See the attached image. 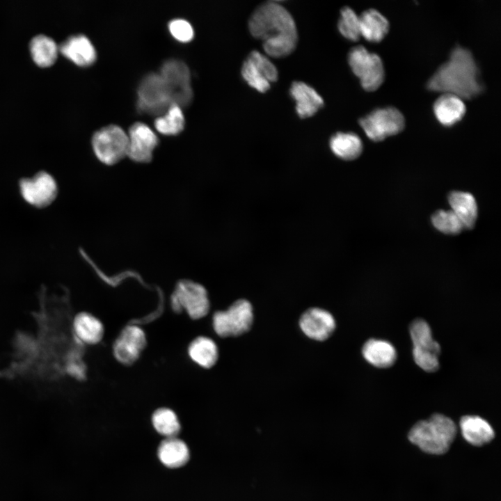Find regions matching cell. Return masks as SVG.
Here are the masks:
<instances>
[{"label": "cell", "mask_w": 501, "mask_h": 501, "mask_svg": "<svg viewBox=\"0 0 501 501\" xmlns=\"http://www.w3.org/2000/svg\"><path fill=\"white\" fill-rule=\"evenodd\" d=\"M250 34L262 41L267 55L283 58L296 49L298 32L289 12L277 1H267L258 6L248 20Z\"/></svg>", "instance_id": "obj_1"}, {"label": "cell", "mask_w": 501, "mask_h": 501, "mask_svg": "<svg viewBox=\"0 0 501 501\" xmlns=\"http://www.w3.org/2000/svg\"><path fill=\"white\" fill-rule=\"evenodd\" d=\"M426 88L430 91L451 93L469 100L481 95L485 89L472 53L459 45L452 49L448 60L429 79Z\"/></svg>", "instance_id": "obj_2"}, {"label": "cell", "mask_w": 501, "mask_h": 501, "mask_svg": "<svg viewBox=\"0 0 501 501\" xmlns=\"http://www.w3.org/2000/svg\"><path fill=\"white\" fill-rule=\"evenodd\" d=\"M456 434V424L450 418L434 414L417 422L409 431L408 439L423 452L442 454L449 450Z\"/></svg>", "instance_id": "obj_3"}, {"label": "cell", "mask_w": 501, "mask_h": 501, "mask_svg": "<svg viewBox=\"0 0 501 501\" xmlns=\"http://www.w3.org/2000/svg\"><path fill=\"white\" fill-rule=\"evenodd\" d=\"M353 73L359 79L362 88L367 92L379 89L385 80V69L380 56L369 52L365 47H352L347 56Z\"/></svg>", "instance_id": "obj_4"}, {"label": "cell", "mask_w": 501, "mask_h": 501, "mask_svg": "<svg viewBox=\"0 0 501 501\" xmlns=\"http://www.w3.org/2000/svg\"><path fill=\"white\" fill-rule=\"evenodd\" d=\"M358 123L370 140L379 142L402 132L406 121L398 109L386 106L374 109L360 118Z\"/></svg>", "instance_id": "obj_5"}, {"label": "cell", "mask_w": 501, "mask_h": 501, "mask_svg": "<svg viewBox=\"0 0 501 501\" xmlns=\"http://www.w3.org/2000/svg\"><path fill=\"white\" fill-rule=\"evenodd\" d=\"M137 95L138 111L151 116H161L173 104L168 88L159 73L145 75L138 85Z\"/></svg>", "instance_id": "obj_6"}, {"label": "cell", "mask_w": 501, "mask_h": 501, "mask_svg": "<svg viewBox=\"0 0 501 501\" xmlns=\"http://www.w3.org/2000/svg\"><path fill=\"white\" fill-rule=\"evenodd\" d=\"M92 147L100 161L113 165L127 155L128 135L120 127L109 125L95 132Z\"/></svg>", "instance_id": "obj_7"}, {"label": "cell", "mask_w": 501, "mask_h": 501, "mask_svg": "<svg viewBox=\"0 0 501 501\" xmlns=\"http://www.w3.org/2000/svg\"><path fill=\"white\" fill-rule=\"evenodd\" d=\"M170 304L175 312L184 310L193 319L206 316L210 307L206 289L202 285L188 280L177 284L171 295Z\"/></svg>", "instance_id": "obj_8"}, {"label": "cell", "mask_w": 501, "mask_h": 501, "mask_svg": "<svg viewBox=\"0 0 501 501\" xmlns=\"http://www.w3.org/2000/svg\"><path fill=\"white\" fill-rule=\"evenodd\" d=\"M409 330L415 363L426 372L436 371L439 367L440 347L433 339L429 324L422 319H417L411 324Z\"/></svg>", "instance_id": "obj_9"}, {"label": "cell", "mask_w": 501, "mask_h": 501, "mask_svg": "<svg viewBox=\"0 0 501 501\" xmlns=\"http://www.w3.org/2000/svg\"><path fill=\"white\" fill-rule=\"evenodd\" d=\"M251 304L244 299L238 300L225 311H218L213 316V328L221 337L240 335L247 332L253 323Z\"/></svg>", "instance_id": "obj_10"}, {"label": "cell", "mask_w": 501, "mask_h": 501, "mask_svg": "<svg viewBox=\"0 0 501 501\" xmlns=\"http://www.w3.org/2000/svg\"><path fill=\"white\" fill-rule=\"evenodd\" d=\"M19 191L25 202L36 208H45L56 198L58 186L55 178L42 170L31 177L19 180Z\"/></svg>", "instance_id": "obj_11"}, {"label": "cell", "mask_w": 501, "mask_h": 501, "mask_svg": "<svg viewBox=\"0 0 501 501\" xmlns=\"http://www.w3.org/2000/svg\"><path fill=\"white\" fill-rule=\"evenodd\" d=\"M160 75L168 88L173 104L181 108L188 106L193 97L190 72L184 62L175 58L165 61Z\"/></svg>", "instance_id": "obj_12"}, {"label": "cell", "mask_w": 501, "mask_h": 501, "mask_svg": "<svg viewBox=\"0 0 501 501\" xmlns=\"http://www.w3.org/2000/svg\"><path fill=\"white\" fill-rule=\"evenodd\" d=\"M241 74L250 87L262 93L269 90L271 84L278 78L275 65L266 55L257 50L250 51L247 56L242 64Z\"/></svg>", "instance_id": "obj_13"}, {"label": "cell", "mask_w": 501, "mask_h": 501, "mask_svg": "<svg viewBox=\"0 0 501 501\" xmlns=\"http://www.w3.org/2000/svg\"><path fill=\"white\" fill-rule=\"evenodd\" d=\"M145 345L144 331L136 325H129L121 331L116 339L113 353L118 362L130 365L139 358Z\"/></svg>", "instance_id": "obj_14"}, {"label": "cell", "mask_w": 501, "mask_h": 501, "mask_svg": "<svg viewBox=\"0 0 501 501\" xmlns=\"http://www.w3.org/2000/svg\"><path fill=\"white\" fill-rule=\"evenodd\" d=\"M128 135L127 157L134 161L149 162L158 145V137L146 124L136 122L133 124Z\"/></svg>", "instance_id": "obj_15"}, {"label": "cell", "mask_w": 501, "mask_h": 501, "mask_svg": "<svg viewBox=\"0 0 501 501\" xmlns=\"http://www.w3.org/2000/svg\"><path fill=\"white\" fill-rule=\"evenodd\" d=\"M299 325L302 331L310 338L323 341L326 340L335 328L332 315L323 309L313 308L301 317Z\"/></svg>", "instance_id": "obj_16"}, {"label": "cell", "mask_w": 501, "mask_h": 501, "mask_svg": "<svg viewBox=\"0 0 501 501\" xmlns=\"http://www.w3.org/2000/svg\"><path fill=\"white\" fill-rule=\"evenodd\" d=\"M58 49L65 57L81 67L92 65L97 57L93 43L83 34L70 35L58 45Z\"/></svg>", "instance_id": "obj_17"}, {"label": "cell", "mask_w": 501, "mask_h": 501, "mask_svg": "<svg viewBox=\"0 0 501 501\" xmlns=\"http://www.w3.org/2000/svg\"><path fill=\"white\" fill-rule=\"evenodd\" d=\"M289 94L295 101L296 113L301 118L313 116L324 106L323 98L312 87L303 81H294L289 88Z\"/></svg>", "instance_id": "obj_18"}, {"label": "cell", "mask_w": 501, "mask_h": 501, "mask_svg": "<svg viewBox=\"0 0 501 501\" xmlns=\"http://www.w3.org/2000/svg\"><path fill=\"white\" fill-rule=\"evenodd\" d=\"M433 110L438 121L444 127H452L461 121L466 112V106L459 96L442 93L434 103Z\"/></svg>", "instance_id": "obj_19"}, {"label": "cell", "mask_w": 501, "mask_h": 501, "mask_svg": "<svg viewBox=\"0 0 501 501\" xmlns=\"http://www.w3.org/2000/svg\"><path fill=\"white\" fill-rule=\"evenodd\" d=\"M72 331L77 340L84 344L95 345L103 338L104 328L101 321L87 312L77 314L72 321Z\"/></svg>", "instance_id": "obj_20"}, {"label": "cell", "mask_w": 501, "mask_h": 501, "mask_svg": "<svg viewBox=\"0 0 501 501\" xmlns=\"http://www.w3.org/2000/svg\"><path fill=\"white\" fill-rule=\"evenodd\" d=\"M359 22L360 35L370 42L383 40L390 29L388 19L374 8L363 11L359 15Z\"/></svg>", "instance_id": "obj_21"}, {"label": "cell", "mask_w": 501, "mask_h": 501, "mask_svg": "<svg viewBox=\"0 0 501 501\" xmlns=\"http://www.w3.org/2000/svg\"><path fill=\"white\" fill-rule=\"evenodd\" d=\"M459 424L463 438L472 445H484L492 440L495 436L492 427L479 416H463Z\"/></svg>", "instance_id": "obj_22"}, {"label": "cell", "mask_w": 501, "mask_h": 501, "mask_svg": "<svg viewBox=\"0 0 501 501\" xmlns=\"http://www.w3.org/2000/svg\"><path fill=\"white\" fill-rule=\"evenodd\" d=\"M362 353L366 360L379 368L389 367L397 358L393 345L388 341L370 339L363 345Z\"/></svg>", "instance_id": "obj_23"}, {"label": "cell", "mask_w": 501, "mask_h": 501, "mask_svg": "<svg viewBox=\"0 0 501 501\" xmlns=\"http://www.w3.org/2000/svg\"><path fill=\"white\" fill-rule=\"evenodd\" d=\"M157 454L161 462L170 468H180L189 459V450L186 444L177 437L166 438L161 441Z\"/></svg>", "instance_id": "obj_24"}, {"label": "cell", "mask_w": 501, "mask_h": 501, "mask_svg": "<svg viewBox=\"0 0 501 501\" xmlns=\"http://www.w3.org/2000/svg\"><path fill=\"white\" fill-rule=\"evenodd\" d=\"M448 201L463 228L472 229L477 218V205L473 196L467 192L453 191L449 195Z\"/></svg>", "instance_id": "obj_25"}, {"label": "cell", "mask_w": 501, "mask_h": 501, "mask_svg": "<svg viewBox=\"0 0 501 501\" xmlns=\"http://www.w3.org/2000/svg\"><path fill=\"white\" fill-rule=\"evenodd\" d=\"M329 145L335 155L344 160H353L363 152L360 138L353 132H337L330 138Z\"/></svg>", "instance_id": "obj_26"}, {"label": "cell", "mask_w": 501, "mask_h": 501, "mask_svg": "<svg viewBox=\"0 0 501 501\" xmlns=\"http://www.w3.org/2000/svg\"><path fill=\"white\" fill-rule=\"evenodd\" d=\"M188 354L193 362L204 368L213 367L218 356L216 343L205 336H199L191 341Z\"/></svg>", "instance_id": "obj_27"}, {"label": "cell", "mask_w": 501, "mask_h": 501, "mask_svg": "<svg viewBox=\"0 0 501 501\" xmlns=\"http://www.w3.org/2000/svg\"><path fill=\"white\" fill-rule=\"evenodd\" d=\"M33 61L40 67H49L56 61L59 51L58 45L50 37L38 34L29 43Z\"/></svg>", "instance_id": "obj_28"}, {"label": "cell", "mask_w": 501, "mask_h": 501, "mask_svg": "<svg viewBox=\"0 0 501 501\" xmlns=\"http://www.w3.org/2000/svg\"><path fill=\"white\" fill-rule=\"evenodd\" d=\"M154 127L159 132L164 135H176L180 133L184 127V116L182 108L176 104H172L164 114L155 119Z\"/></svg>", "instance_id": "obj_29"}, {"label": "cell", "mask_w": 501, "mask_h": 501, "mask_svg": "<svg viewBox=\"0 0 501 501\" xmlns=\"http://www.w3.org/2000/svg\"><path fill=\"white\" fill-rule=\"evenodd\" d=\"M155 430L166 438L177 437L180 431V423L175 413L168 408H159L152 415Z\"/></svg>", "instance_id": "obj_30"}, {"label": "cell", "mask_w": 501, "mask_h": 501, "mask_svg": "<svg viewBox=\"0 0 501 501\" xmlns=\"http://www.w3.org/2000/svg\"><path fill=\"white\" fill-rule=\"evenodd\" d=\"M337 29L340 33L349 40L356 42L361 37L359 16L349 6H344L340 10Z\"/></svg>", "instance_id": "obj_31"}, {"label": "cell", "mask_w": 501, "mask_h": 501, "mask_svg": "<svg viewBox=\"0 0 501 501\" xmlns=\"http://www.w3.org/2000/svg\"><path fill=\"white\" fill-rule=\"evenodd\" d=\"M431 222L438 230L447 234H457L464 228L460 220L452 210L437 211L431 216Z\"/></svg>", "instance_id": "obj_32"}, {"label": "cell", "mask_w": 501, "mask_h": 501, "mask_svg": "<svg viewBox=\"0 0 501 501\" xmlns=\"http://www.w3.org/2000/svg\"><path fill=\"white\" fill-rule=\"evenodd\" d=\"M171 35L181 42H189L194 35L191 24L184 19H174L168 24Z\"/></svg>", "instance_id": "obj_33"}]
</instances>
